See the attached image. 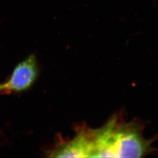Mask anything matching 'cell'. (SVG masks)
<instances>
[{
  "instance_id": "cell-1",
  "label": "cell",
  "mask_w": 158,
  "mask_h": 158,
  "mask_svg": "<svg viewBox=\"0 0 158 158\" xmlns=\"http://www.w3.org/2000/svg\"><path fill=\"white\" fill-rule=\"evenodd\" d=\"M93 158H141L151 150L141 127L121 122L118 117H113L100 129L93 130Z\"/></svg>"
},
{
  "instance_id": "cell-2",
  "label": "cell",
  "mask_w": 158,
  "mask_h": 158,
  "mask_svg": "<svg viewBox=\"0 0 158 158\" xmlns=\"http://www.w3.org/2000/svg\"><path fill=\"white\" fill-rule=\"evenodd\" d=\"M94 152L93 130L82 129L73 138L57 147L51 152L55 158H93Z\"/></svg>"
},
{
  "instance_id": "cell-3",
  "label": "cell",
  "mask_w": 158,
  "mask_h": 158,
  "mask_svg": "<svg viewBox=\"0 0 158 158\" xmlns=\"http://www.w3.org/2000/svg\"><path fill=\"white\" fill-rule=\"evenodd\" d=\"M38 68L36 56L31 55L19 63L8 81L0 85V91L19 92L30 88L37 79Z\"/></svg>"
}]
</instances>
